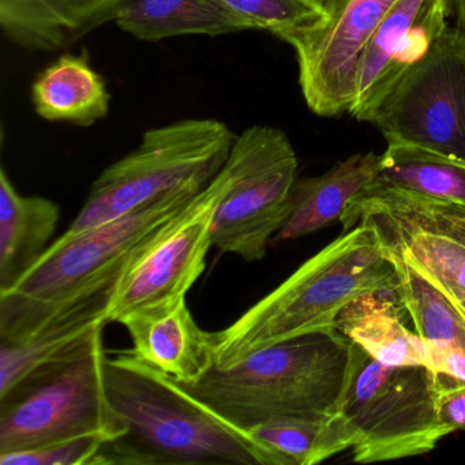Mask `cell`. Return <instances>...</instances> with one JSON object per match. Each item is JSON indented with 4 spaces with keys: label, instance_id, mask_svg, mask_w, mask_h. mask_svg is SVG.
I'll use <instances>...</instances> for the list:
<instances>
[{
    "label": "cell",
    "instance_id": "5b68a950",
    "mask_svg": "<svg viewBox=\"0 0 465 465\" xmlns=\"http://www.w3.org/2000/svg\"><path fill=\"white\" fill-rule=\"evenodd\" d=\"M104 328L97 326L69 352L0 397V454L91 435L111 440L124 434L105 393Z\"/></svg>",
    "mask_w": 465,
    "mask_h": 465
},
{
    "label": "cell",
    "instance_id": "f1b7e54d",
    "mask_svg": "<svg viewBox=\"0 0 465 465\" xmlns=\"http://www.w3.org/2000/svg\"><path fill=\"white\" fill-rule=\"evenodd\" d=\"M430 352V370L443 372L465 382V352L459 350H432Z\"/></svg>",
    "mask_w": 465,
    "mask_h": 465
},
{
    "label": "cell",
    "instance_id": "7c38bea8",
    "mask_svg": "<svg viewBox=\"0 0 465 465\" xmlns=\"http://www.w3.org/2000/svg\"><path fill=\"white\" fill-rule=\"evenodd\" d=\"M449 0H394L361 56L350 115L367 122L386 89L445 31Z\"/></svg>",
    "mask_w": 465,
    "mask_h": 465
},
{
    "label": "cell",
    "instance_id": "7402d4cb",
    "mask_svg": "<svg viewBox=\"0 0 465 465\" xmlns=\"http://www.w3.org/2000/svg\"><path fill=\"white\" fill-rule=\"evenodd\" d=\"M375 181L465 205V160L388 141Z\"/></svg>",
    "mask_w": 465,
    "mask_h": 465
},
{
    "label": "cell",
    "instance_id": "e0dca14e",
    "mask_svg": "<svg viewBox=\"0 0 465 465\" xmlns=\"http://www.w3.org/2000/svg\"><path fill=\"white\" fill-rule=\"evenodd\" d=\"M116 285L97 291L24 341L0 342V397L35 370L69 352L97 326L110 323L108 312Z\"/></svg>",
    "mask_w": 465,
    "mask_h": 465
},
{
    "label": "cell",
    "instance_id": "d4e9b609",
    "mask_svg": "<svg viewBox=\"0 0 465 465\" xmlns=\"http://www.w3.org/2000/svg\"><path fill=\"white\" fill-rule=\"evenodd\" d=\"M273 456L276 465H315L348 450L334 416L287 418L269 421L249 432Z\"/></svg>",
    "mask_w": 465,
    "mask_h": 465
},
{
    "label": "cell",
    "instance_id": "4dcf8cb0",
    "mask_svg": "<svg viewBox=\"0 0 465 465\" xmlns=\"http://www.w3.org/2000/svg\"><path fill=\"white\" fill-rule=\"evenodd\" d=\"M435 285V284H434ZM462 314L465 315V292L464 291L448 290V288L438 287L435 285Z\"/></svg>",
    "mask_w": 465,
    "mask_h": 465
},
{
    "label": "cell",
    "instance_id": "30bf717a",
    "mask_svg": "<svg viewBox=\"0 0 465 465\" xmlns=\"http://www.w3.org/2000/svg\"><path fill=\"white\" fill-rule=\"evenodd\" d=\"M231 178L230 165L225 163L208 187L130 261L111 302L110 322L119 323L137 310L187 296L205 271L206 255L213 247L214 212Z\"/></svg>",
    "mask_w": 465,
    "mask_h": 465
},
{
    "label": "cell",
    "instance_id": "5bb4252c",
    "mask_svg": "<svg viewBox=\"0 0 465 465\" xmlns=\"http://www.w3.org/2000/svg\"><path fill=\"white\" fill-rule=\"evenodd\" d=\"M124 0H0V28L31 53H58L108 23Z\"/></svg>",
    "mask_w": 465,
    "mask_h": 465
},
{
    "label": "cell",
    "instance_id": "484cf974",
    "mask_svg": "<svg viewBox=\"0 0 465 465\" xmlns=\"http://www.w3.org/2000/svg\"><path fill=\"white\" fill-rule=\"evenodd\" d=\"M236 17L246 21L252 31H268L279 37L285 32L309 28L325 20L328 7L323 0H213Z\"/></svg>",
    "mask_w": 465,
    "mask_h": 465
},
{
    "label": "cell",
    "instance_id": "8fae6325",
    "mask_svg": "<svg viewBox=\"0 0 465 465\" xmlns=\"http://www.w3.org/2000/svg\"><path fill=\"white\" fill-rule=\"evenodd\" d=\"M325 20L279 36L295 51L307 107L321 118L350 113L359 64L394 0H323Z\"/></svg>",
    "mask_w": 465,
    "mask_h": 465
},
{
    "label": "cell",
    "instance_id": "44dd1931",
    "mask_svg": "<svg viewBox=\"0 0 465 465\" xmlns=\"http://www.w3.org/2000/svg\"><path fill=\"white\" fill-rule=\"evenodd\" d=\"M115 25L146 43L181 36H227L252 26L213 0H124Z\"/></svg>",
    "mask_w": 465,
    "mask_h": 465
},
{
    "label": "cell",
    "instance_id": "277c9868",
    "mask_svg": "<svg viewBox=\"0 0 465 465\" xmlns=\"http://www.w3.org/2000/svg\"><path fill=\"white\" fill-rule=\"evenodd\" d=\"M350 351L344 334L322 329L261 348L232 366H212L197 380L178 383L223 420L249 434L279 419L333 415Z\"/></svg>",
    "mask_w": 465,
    "mask_h": 465
},
{
    "label": "cell",
    "instance_id": "cb8c5ba5",
    "mask_svg": "<svg viewBox=\"0 0 465 465\" xmlns=\"http://www.w3.org/2000/svg\"><path fill=\"white\" fill-rule=\"evenodd\" d=\"M374 225L383 246L438 287L465 292V247L415 228L378 219Z\"/></svg>",
    "mask_w": 465,
    "mask_h": 465
},
{
    "label": "cell",
    "instance_id": "8992f818",
    "mask_svg": "<svg viewBox=\"0 0 465 465\" xmlns=\"http://www.w3.org/2000/svg\"><path fill=\"white\" fill-rule=\"evenodd\" d=\"M333 415L359 464L421 456L453 432L438 418L431 370L385 366L353 342Z\"/></svg>",
    "mask_w": 465,
    "mask_h": 465
},
{
    "label": "cell",
    "instance_id": "9c48e42d",
    "mask_svg": "<svg viewBox=\"0 0 465 465\" xmlns=\"http://www.w3.org/2000/svg\"><path fill=\"white\" fill-rule=\"evenodd\" d=\"M386 141L465 160V34L448 25L370 113Z\"/></svg>",
    "mask_w": 465,
    "mask_h": 465
},
{
    "label": "cell",
    "instance_id": "ac0fdd59",
    "mask_svg": "<svg viewBox=\"0 0 465 465\" xmlns=\"http://www.w3.org/2000/svg\"><path fill=\"white\" fill-rule=\"evenodd\" d=\"M35 113L47 122L94 126L107 118L111 94L86 51L64 54L32 84Z\"/></svg>",
    "mask_w": 465,
    "mask_h": 465
},
{
    "label": "cell",
    "instance_id": "ffe728a7",
    "mask_svg": "<svg viewBox=\"0 0 465 465\" xmlns=\"http://www.w3.org/2000/svg\"><path fill=\"white\" fill-rule=\"evenodd\" d=\"M363 219H378L434 233L465 247V205L372 181L341 219L348 232Z\"/></svg>",
    "mask_w": 465,
    "mask_h": 465
},
{
    "label": "cell",
    "instance_id": "2e32d148",
    "mask_svg": "<svg viewBox=\"0 0 465 465\" xmlns=\"http://www.w3.org/2000/svg\"><path fill=\"white\" fill-rule=\"evenodd\" d=\"M404 310L396 291L366 293L341 310L334 329L385 366L430 370L429 347L405 325Z\"/></svg>",
    "mask_w": 465,
    "mask_h": 465
},
{
    "label": "cell",
    "instance_id": "3957f363",
    "mask_svg": "<svg viewBox=\"0 0 465 465\" xmlns=\"http://www.w3.org/2000/svg\"><path fill=\"white\" fill-rule=\"evenodd\" d=\"M396 269L374 225L359 223L299 266L235 322L211 331L214 366L310 331L334 328L359 296L396 291Z\"/></svg>",
    "mask_w": 465,
    "mask_h": 465
},
{
    "label": "cell",
    "instance_id": "6da1fadb",
    "mask_svg": "<svg viewBox=\"0 0 465 465\" xmlns=\"http://www.w3.org/2000/svg\"><path fill=\"white\" fill-rule=\"evenodd\" d=\"M103 378L124 432L103 443L94 465H276L252 435L132 351L105 356Z\"/></svg>",
    "mask_w": 465,
    "mask_h": 465
},
{
    "label": "cell",
    "instance_id": "603a6c76",
    "mask_svg": "<svg viewBox=\"0 0 465 465\" xmlns=\"http://www.w3.org/2000/svg\"><path fill=\"white\" fill-rule=\"evenodd\" d=\"M385 250L396 269L397 295L416 333L432 350L465 352V315L423 274Z\"/></svg>",
    "mask_w": 465,
    "mask_h": 465
},
{
    "label": "cell",
    "instance_id": "4316f807",
    "mask_svg": "<svg viewBox=\"0 0 465 465\" xmlns=\"http://www.w3.org/2000/svg\"><path fill=\"white\" fill-rule=\"evenodd\" d=\"M104 438H77L45 448L0 454V465H94Z\"/></svg>",
    "mask_w": 465,
    "mask_h": 465
},
{
    "label": "cell",
    "instance_id": "f546056e",
    "mask_svg": "<svg viewBox=\"0 0 465 465\" xmlns=\"http://www.w3.org/2000/svg\"><path fill=\"white\" fill-rule=\"evenodd\" d=\"M449 18L465 34V0H449Z\"/></svg>",
    "mask_w": 465,
    "mask_h": 465
},
{
    "label": "cell",
    "instance_id": "7a4b0ae2",
    "mask_svg": "<svg viewBox=\"0 0 465 465\" xmlns=\"http://www.w3.org/2000/svg\"><path fill=\"white\" fill-rule=\"evenodd\" d=\"M203 190H179L96 227L64 232L0 292V342L24 341L97 291L118 284L130 261Z\"/></svg>",
    "mask_w": 465,
    "mask_h": 465
},
{
    "label": "cell",
    "instance_id": "4fadbf2b",
    "mask_svg": "<svg viewBox=\"0 0 465 465\" xmlns=\"http://www.w3.org/2000/svg\"><path fill=\"white\" fill-rule=\"evenodd\" d=\"M132 339V352L176 382H190L214 366L211 331H203L186 296L137 310L121 321Z\"/></svg>",
    "mask_w": 465,
    "mask_h": 465
},
{
    "label": "cell",
    "instance_id": "ba28073f",
    "mask_svg": "<svg viewBox=\"0 0 465 465\" xmlns=\"http://www.w3.org/2000/svg\"><path fill=\"white\" fill-rule=\"evenodd\" d=\"M227 164L232 178L214 212L212 244L257 262L287 217L298 157L282 130L255 124L236 137Z\"/></svg>",
    "mask_w": 465,
    "mask_h": 465
},
{
    "label": "cell",
    "instance_id": "9a60e30c",
    "mask_svg": "<svg viewBox=\"0 0 465 465\" xmlns=\"http://www.w3.org/2000/svg\"><path fill=\"white\" fill-rule=\"evenodd\" d=\"M381 154L361 153L340 162L328 173L296 179L288 213L272 243H287L328 227L341 219L350 203L380 173Z\"/></svg>",
    "mask_w": 465,
    "mask_h": 465
},
{
    "label": "cell",
    "instance_id": "52a82bcc",
    "mask_svg": "<svg viewBox=\"0 0 465 465\" xmlns=\"http://www.w3.org/2000/svg\"><path fill=\"white\" fill-rule=\"evenodd\" d=\"M235 141L217 119H182L148 130L134 151L100 173L66 233L118 219L179 190L206 189Z\"/></svg>",
    "mask_w": 465,
    "mask_h": 465
},
{
    "label": "cell",
    "instance_id": "d6986e66",
    "mask_svg": "<svg viewBox=\"0 0 465 465\" xmlns=\"http://www.w3.org/2000/svg\"><path fill=\"white\" fill-rule=\"evenodd\" d=\"M58 222L54 201L21 195L6 170H0V292L12 288L45 254Z\"/></svg>",
    "mask_w": 465,
    "mask_h": 465
},
{
    "label": "cell",
    "instance_id": "83f0119b",
    "mask_svg": "<svg viewBox=\"0 0 465 465\" xmlns=\"http://www.w3.org/2000/svg\"><path fill=\"white\" fill-rule=\"evenodd\" d=\"M435 410L451 431L465 430V382L443 372L432 371Z\"/></svg>",
    "mask_w": 465,
    "mask_h": 465
}]
</instances>
